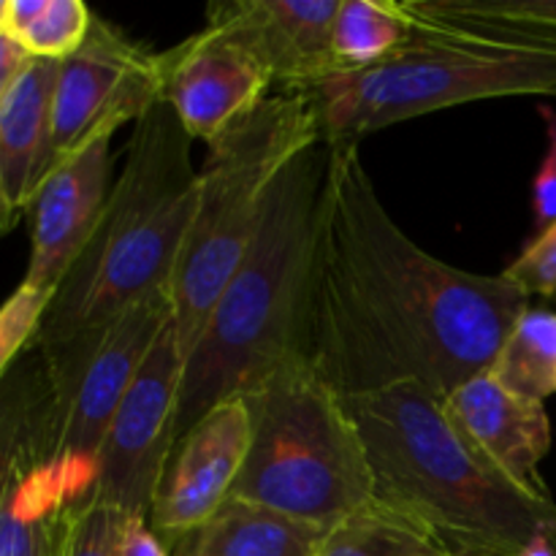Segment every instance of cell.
Listing matches in <instances>:
<instances>
[{
  "instance_id": "cell-1",
  "label": "cell",
  "mask_w": 556,
  "mask_h": 556,
  "mask_svg": "<svg viewBox=\"0 0 556 556\" xmlns=\"http://www.w3.org/2000/svg\"><path fill=\"white\" fill-rule=\"evenodd\" d=\"M326 150L304 353L340 396L416 383L443 400L492 369L530 296L418 248L380 201L356 141Z\"/></svg>"
},
{
  "instance_id": "cell-2",
  "label": "cell",
  "mask_w": 556,
  "mask_h": 556,
  "mask_svg": "<svg viewBox=\"0 0 556 556\" xmlns=\"http://www.w3.org/2000/svg\"><path fill=\"white\" fill-rule=\"evenodd\" d=\"M372 472V500L410 516L451 556H521L556 535L552 494L516 486L416 383L342 396Z\"/></svg>"
},
{
  "instance_id": "cell-3",
  "label": "cell",
  "mask_w": 556,
  "mask_h": 556,
  "mask_svg": "<svg viewBox=\"0 0 556 556\" xmlns=\"http://www.w3.org/2000/svg\"><path fill=\"white\" fill-rule=\"evenodd\" d=\"M326 155L320 141L277 177L253 244L185 358L177 440L212 407L244 396L304 351Z\"/></svg>"
},
{
  "instance_id": "cell-4",
  "label": "cell",
  "mask_w": 556,
  "mask_h": 556,
  "mask_svg": "<svg viewBox=\"0 0 556 556\" xmlns=\"http://www.w3.org/2000/svg\"><path fill=\"white\" fill-rule=\"evenodd\" d=\"M190 144L163 98L136 119L106 210L54 291L33 345H63L144 299L168 293L199 199Z\"/></svg>"
},
{
  "instance_id": "cell-5",
  "label": "cell",
  "mask_w": 556,
  "mask_h": 556,
  "mask_svg": "<svg viewBox=\"0 0 556 556\" xmlns=\"http://www.w3.org/2000/svg\"><path fill=\"white\" fill-rule=\"evenodd\" d=\"M410 25V38L375 68L331 74L304 90L326 144H358L375 130L462 103L556 96V38L448 30L413 16Z\"/></svg>"
},
{
  "instance_id": "cell-6",
  "label": "cell",
  "mask_w": 556,
  "mask_h": 556,
  "mask_svg": "<svg viewBox=\"0 0 556 556\" xmlns=\"http://www.w3.org/2000/svg\"><path fill=\"white\" fill-rule=\"evenodd\" d=\"M250 451L233 500L331 530L372 500V472L342 396L304 351L244 394Z\"/></svg>"
},
{
  "instance_id": "cell-7",
  "label": "cell",
  "mask_w": 556,
  "mask_h": 556,
  "mask_svg": "<svg viewBox=\"0 0 556 556\" xmlns=\"http://www.w3.org/2000/svg\"><path fill=\"white\" fill-rule=\"evenodd\" d=\"M320 141L318 114L307 92H277L206 144L195 215L168 288L185 358L253 244L277 177Z\"/></svg>"
},
{
  "instance_id": "cell-8",
  "label": "cell",
  "mask_w": 556,
  "mask_h": 556,
  "mask_svg": "<svg viewBox=\"0 0 556 556\" xmlns=\"http://www.w3.org/2000/svg\"><path fill=\"white\" fill-rule=\"evenodd\" d=\"M168 320L172 296L157 293L101 329L85 331L63 345H36L49 375L36 459L58 467L79 500L92 494L109 424Z\"/></svg>"
},
{
  "instance_id": "cell-9",
  "label": "cell",
  "mask_w": 556,
  "mask_h": 556,
  "mask_svg": "<svg viewBox=\"0 0 556 556\" xmlns=\"http://www.w3.org/2000/svg\"><path fill=\"white\" fill-rule=\"evenodd\" d=\"M182 378L185 356L174 320H168L109 424L92 500L128 516L150 514L157 483L177 443Z\"/></svg>"
},
{
  "instance_id": "cell-10",
  "label": "cell",
  "mask_w": 556,
  "mask_h": 556,
  "mask_svg": "<svg viewBox=\"0 0 556 556\" xmlns=\"http://www.w3.org/2000/svg\"><path fill=\"white\" fill-rule=\"evenodd\" d=\"M161 98V58L98 20L79 52L60 60L52 101L54 166L103 130L139 119ZM52 166V168H54Z\"/></svg>"
},
{
  "instance_id": "cell-11",
  "label": "cell",
  "mask_w": 556,
  "mask_h": 556,
  "mask_svg": "<svg viewBox=\"0 0 556 556\" xmlns=\"http://www.w3.org/2000/svg\"><path fill=\"white\" fill-rule=\"evenodd\" d=\"M250 451V413L244 396L220 402L174 443L150 505L152 530L179 543L231 500Z\"/></svg>"
},
{
  "instance_id": "cell-12",
  "label": "cell",
  "mask_w": 556,
  "mask_h": 556,
  "mask_svg": "<svg viewBox=\"0 0 556 556\" xmlns=\"http://www.w3.org/2000/svg\"><path fill=\"white\" fill-rule=\"evenodd\" d=\"M161 58V98L190 139H212L248 117L275 87L269 71L226 33L204 27Z\"/></svg>"
},
{
  "instance_id": "cell-13",
  "label": "cell",
  "mask_w": 556,
  "mask_h": 556,
  "mask_svg": "<svg viewBox=\"0 0 556 556\" xmlns=\"http://www.w3.org/2000/svg\"><path fill=\"white\" fill-rule=\"evenodd\" d=\"M112 139L103 130L63 157L30 204V264L22 286L54 293L90 242L112 193Z\"/></svg>"
},
{
  "instance_id": "cell-14",
  "label": "cell",
  "mask_w": 556,
  "mask_h": 556,
  "mask_svg": "<svg viewBox=\"0 0 556 556\" xmlns=\"http://www.w3.org/2000/svg\"><path fill=\"white\" fill-rule=\"evenodd\" d=\"M340 0H220L206 27L226 33L271 74L280 92H304L334 74L331 27Z\"/></svg>"
},
{
  "instance_id": "cell-15",
  "label": "cell",
  "mask_w": 556,
  "mask_h": 556,
  "mask_svg": "<svg viewBox=\"0 0 556 556\" xmlns=\"http://www.w3.org/2000/svg\"><path fill=\"white\" fill-rule=\"evenodd\" d=\"M440 402L456 432L508 481L548 494L541 462L552 451V421L543 402L505 389L492 369L465 380Z\"/></svg>"
},
{
  "instance_id": "cell-16",
  "label": "cell",
  "mask_w": 556,
  "mask_h": 556,
  "mask_svg": "<svg viewBox=\"0 0 556 556\" xmlns=\"http://www.w3.org/2000/svg\"><path fill=\"white\" fill-rule=\"evenodd\" d=\"M58 60L27 65L0 101V190L14 215L30 210L33 195L54 166L52 101Z\"/></svg>"
},
{
  "instance_id": "cell-17",
  "label": "cell",
  "mask_w": 556,
  "mask_h": 556,
  "mask_svg": "<svg viewBox=\"0 0 556 556\" xmlns=\"http://www.w3.org/2000/svg\"><path fill=\"white\" fill-rule=\"evenodd\" d=\"M324 535L307 521L231 497L172 548L174 556H315Z\"/></svg>"
},
{
  "instance_id": "cell-18",
  "label": "cell",
  "mask_w": 556,
  "mask_h": 556,
  "mask_svg": "<svg viewBox=\"0 0 556 556\" xmlns=\"http://www.w3.org/2000/svg\"><path fill=\"white\" fill-rule=\"evenodd\" d=\"M76 497L63 472L33 456L0 508V556H58Z\"/></svg>"
},
{
  "instance_id": "cell-19",
  "label": "cell",
  "mask_w": 556,
  "mask_h": 556,
  "mask_svg": "<svg viewBox=\"0 0 556 556\" xmlns=\"http://www.w3.org/2000/svg\"><path fill=\"white\" fill-rule=\"evenodd\" d=\"M49 402V375L36 345L0 380V508L11 486L36 456Z\"/></svg>"
},
{
  "instance_id": "cell-20",
  "label": "cell",
  "mask_w": 556,
  "mask_h": 556,
  "mask_svg": "<svg viewBox=\"0 0 556 556\" xmlns=\"http://www.w3.org/2000/svg\"><path fill=\"white\" fill-rule=\"evenodd\" d=\"M413 25L402 0H340L331 27L334 74L375 68L410 38Z\"/></svg>"
},
{
  "instance_id": "cell-21",
  "label": "cell",
  "mask_w": 556,
  "mask_h": 556,
  "mask_svg": "<svg viewBox=\"0 0 556 556\" xmlns=\"http://www.w3.org/2000/svg\"><path fill=\"white\" fill-rule=\"evenodd\" d=\"M315 556H451L443 543L410 516L369 500L331 530Z\"/></svg>"
},
{
  "instance_id": "cell-22",
  "label": "cell",
  "mask_w": 556,
  "mask_h": 556,
  "mask_svg": "<svg viewBox=\"0 0 556 556\" xmlns=\"http://www.w3.org/2000/svg\"><path fill=\"white\" fill-rule=\"evenodd\" d=\"M402 3L413 20L448 30L556 38V0H402Z\"/></svg>"
},
{
  "instance_id": "cell-23",
  "label": "cell",
  "mask_w": 556,
  "mask_h": 556,
  "mask_svg": "<svg viewBox=\"0 0 556 556\" xmlns=\"http://www.w3.org/2000/svg\"><path fill=\"white\" fill-rule=\"evenodd\" d=\"M492 375L505 389L546 405L556 394V313L527 309L494 358Z\"/></svg>"
},
{
  "instance_id": "cell-24",
  "label": "cell",
  "mask_w": 556,
  "mask_h": 556,
  "mask_svg": "<svg viewBox=\"0 0 556 556\" xmlns=\"http://www.w3.org/2000/svg\"><path fill=\"white\" fill-rule=\"evenodd\" d=\"M96 14L81 0H43L41 11L27 27L16 33V41L38 60H65L79 52L92 30Z\"/></svg>"
},
{
  "instance_id": "cell-25",
  "label": "cell",
  "mask_w": 556,
  "mask_h": 556,
  "mask_svg": "<svg viewBox=\"0 0 556 556\" xmlns=\"http://www.w3.org/2000/svg\"><path fill=\"white\" fill-rule=\"evenodd\" d=\"M125 516L92 497L74 505L65 516L58 556H117Z\"/></svg>"
},
{
  "instance_id": "cell-26",
  "label": "cell",
  "mask_w": 556,
  "mask_h": 556,
  "mask_svg": "<svg viewBox=\"0 0 556 556\" xmlns=\"http://www.w3.org/2000/svg\"><path fill=\"white\" fill-rule=\"evenodd\" d=\"M52 296L49 291L20 286L0 304V380L9 375L20 353L33 345Z\"/></svg>"
},
{
  "instance_id": "cell-27",
  "label": "cell",
  "mask_w": 556,
  "mask_h": 556,
  "mask_svg": "<svg viewBox=\"0 0 556 556\" xmlns=\"http://www.w3.org/2000/svg\"><path fill=\"white\" fill-rule=\"evenodd\" d=\"M503 277L519 286L530 299L556 296V220L521 250Z\"/></svg>"
},
{
  "instance_id": "cell-28",
  "label": "cell",
  "mask_w": 556,
  "mask_h": 556,
  "mask_svg": "<svg viewBox=\"0 0 556 556\" xmlns=\"http://www.w3.org/2000/svg\"><path fill=\"white\" fill-rule=\"evenodd\" d=\"M541 117L546 123L548 147L535 174V182H532V212L543 231L556 220V114L548 106H541Z\"/></svg>"
},
{
  "instance_id": "cell-29",
  "label": "cell",
  "mask_w": 556,
  "mask_h": 556,
  "mask_svg": "<svg viewBox=\"0 0 556 556\" xmlns=\"http://www.w3.org/2000/svg\"><path fill=\"white\" fill-rule=\"evenodd\" d=\"M117 556H174L168 543L150 527L147 516H125Z\"/></svg>"
},
{
  "instance_id": "cell-30",
  "label": "cell",
  "mask_w": 556,
  "mask_h": 556,
  "mask_svg": "<svg viewBox=\"0 0 556 556\" xmlns=\"http://www.w3.org/2000/svg\"><path fill=\"white\" fill-rule=\"evenodd\" d=\"M30 63V52L9 30H0V101L9 96V90L16 85V79L25 74Z\"/></svg>"
},
{
  "instance_id": "cell-31",
  "label": "cell",
  "mask_w": 556,
  "mask_h": 556,
  "mask_svg": "<svg viewBox=\"0 0 556 556\" xmlns=\"http://www.w3.org/2000/svg\"><path fill=\"white\" fill-rule=\"evenodd\" d=\"M14 223H16V215L9 210V204H5V199H3V190H0V233L11 231V228H14Z\"/></svg>"
},
{
  "instance_id": "cell-32",
  "label": "cell",
  "mask_w": 556,
  "mask_h": 556,
  "mask_svg": "<svg viewBox=\"0 0 556 556\" xmlns=\"http://www.w3.org/2000/svg\"><path fill=\"white\" fill-rule=\"evenodd\" d=\"M5 11H9V0H0V30H5Z\"/></svg>"
}]
</instances>
